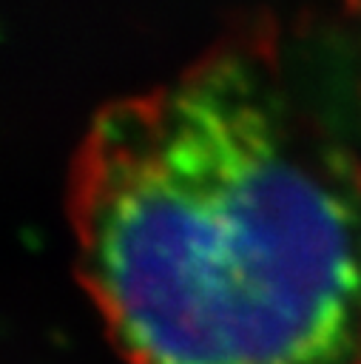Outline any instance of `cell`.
I'll list each match as a JSON object with an SVG mask.
<instances>
[{
  "label": "cell",
  "instance_id": "obj_1",
  "mask_svg": "<svg viewBox=\"0 0 361 364\" xmlns=\"http://www.w3.org/2000/svg\"><path fill=\"white\" fill-rule=\"evenodd\" d=\"M68 213L128 364H361V0L256 9L105 105Z\"/></svg>",
  "mask_w": 361,
  "mask_h": 364
}]
</instances>
